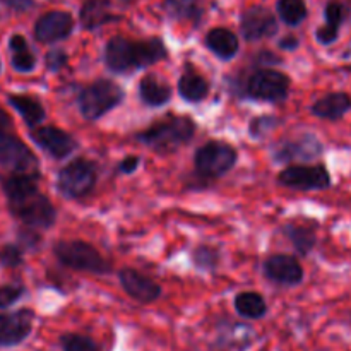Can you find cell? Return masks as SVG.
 I'll return each mask as SVG.
<instances>
[{
  "label": "cell",
  "mask_w": 351,
  "mask_h": 351,
  "mask_svg": "<svg viewBox=\"0 0 351 351\" xmlns=\"http://www.w3.org/2000/svg\"><path fill=\"white\" fill-rule=\"evenodd\" d=\"M38 178L34 175H2L3 194L9 209L17 219L31 228H50L57 218V211L38 189Z\"/></svg>",
  "instance_id": "cell-1"
},
{
  "label": "cell",
  "mask_w": 351,
  "mask_h": 351,
  "mask_svg": "<svg viewBox=\"0 0 351 351\" xmlns=\"http://www.w3.org/2000/svg\"><path fill=\"white\" fill-rule=\"evenodd\" d=\"M195 123L187 117H177L168 122H160L137 134V141L156 153H171L187 144L194 137Z\"/></svg>",
  "instance_id": "cell-2"
},
{
  "label": "cell",
  "mask_w": 351,
  "mask_h": 351,
  "mask_svg": "<svg viewBox=\"0 0 351 351\" xmlns=\"http://www.w3.org/2000/svg\"><path fill=\"white\" fill-rule=\"evenodd\" d=\"M123 99V89L108 79H98L86 86L77 96V105L82 117L89 122L101 119Z\"/></svg>",
  "instance_id": "cell-3"
},
{
  "label": "cell",
  "mask_w": 351,
  "mask_h": 351,
  "mask_svg": "<svg viewBox=\"0 0 351 351\" xmlns=\"http://www.w3.org/2000/svg\"><path fill=\"white\" fill-rule=\"evenodd\" d=\"M53 252L64 266L74 271H86L91 274H106L110 271V264L105 257L95 247L81 240L58 242Z\"/></svg>",
  "instance_id": "cell-4"
},
{
  "label": "cell",
  "mask_w": 351,
  "mask_h": 351,
  "mask_svg": "<svg viewBox=\"0 0 351 351\" xmlns=\"http://www.w3.org/2000/svg\"><path fill=\"white\" fill-rule=\"evenodd\" d=\"M0 165L10 175H34L40 177L38 160L33 151L14 136L12 129L0 130Z\"/></svg>",
  "instance_id": "cell-5"
},
{
  "label": "cell",
  "mask_w": 351,
  "mask_h": 351,
  "mask_svg": "<svg viewBox=\"0 0 351 351\" xmlns=\"http://www.w3.org/2000/svg\"><path fill=\"white\" fill-rule=\"evenodd\" d=\"M58 191L69 199H82L95 189L96 168L86 158H77L58 173Z\"/></svg>",
  "instance_id": "cell-6"
},
{
  "label": "cell",
  "mask_w": 351,
  "mask_h": 351,
  "mask_svg": "<svg viewBox=\"0 0 351 351\" xmlns=\"http://www.w3.org/2000/svg\"><path fill=\"white\" fill-rule=\"evenodd\" d=\"M237 163V151L221 141H209L195 153V170L204 178L223 177Z\"/></svg>",
  "instance_id": "cell-7"
},
{
  "label": "cell",
  "mask_w": 351,
  "mask_h": 351,
  "mask_svg": "<svg viewBox=\"0 0 351 351\" xmlns=\"http://www.w3.org/2000/svg\"><path fill=\"white\" fill-rule=\"evenodd\" d=\"M290 91V77L274 69H259L247 81V93L263 101H281Z\"/></svg>",
  "instance_id": "cell-8"
},
{
  "label": "cell",
  "mask_w": 351,
  "mask_h": 351,
  "mask_svg": "<svg viewBox=\"0 0 351 351\" xmlns=\"http://www.w3.org/2000/svg\"><path fill=\"white\" fill-rule=\"evenodd\" d=\"M280 184L295 191H322L331 185V177L322 165H298L288 167L280 173Z\"/></svg>",
  "instance_id": "cell-9"
},
{
  "label": "cell",
  "mask_w": 351,
  "mask_h": 351,
  "mask_svg": "<svg viewBox=\"0 0 351 351\" xmlns=\"http://www.w3.org/2000/svg\"><path fill=\"white\" fill-rule=\"evenodd\" d=\"M34 314L29 308L0 314V346H17L31 335Z\"/></svg>",
  "instance_id": "cell-10"
},
{
  "label": "cell",
  "mask_w": 351,
  "mask_h": 351,
  "mask_svg": "<svg viewBox=\"0 0 351 351\" xmlns=\"http://www.w3.org/2000/svg\"><path fill=\"white\" fill-rule=\"evenodd\" d=\"M240 29L245 40L257 41L263 38H271L278 33L276 17L273 16L269 9L266 7H250L242 14L240 21Z\"/></svg>",
  "instance_id": "cell-11"
},
{
  "label": "cell",
  "mask_w": 351,
  "mask_h": 351,
  "mask_svg": "<svg viewBox=\"0 0 351 351\" xmlns=\"http://www.w3.org/2000/svg\"><path fill=\"white\" fill-rule=\"evenodd\" d=\"M74 29V19L64 10H51L43 14L34 24V36L41 43H53L65 40Z\"/></svg>",
  "instance_id": "cell-12"
},
{
  "label": "cell",
  "mask_w": 351,
  "mask_h": 351,
  "mask_svg": "<svg viewBox=\"0 0 351 351\" xmlns=\"http://www.w3.org/2000/svg\"><path fill=\"white\" fill-rule=\"evenodd\" d=\"M31 139L50 156L62 160V158L69 156L72 151L77 147L74 137L67 134L65 130L57 129V127H40L31 132Z\"/></svg>",
  "instance_id": "cell-13"
},
{
  "label": "cell",
  "mask_w": 351,
  "mask_h": 351,
  "mask_svg": "<svg viewBox=\"0 0 351 351\" xmlns=\"http://www.w3.org/2000/svg\"><path fill=\"white\" fill-rule=\"evenodd\" d=\"M106 67L112 72H127L139 69L137 65V41L115 36L108 41L105 48Z\"/></svg>",
  "instance_id": "cell-14"
},
{
  "label": "cell",
  "mask_w": 351,
  "mask_h": 351,
  "mask_svg": "<svg viewBox=\"0 0 351 351\" xmlns=\"http://www.w3.org/2000/svg\"><path fill=\"white\" fill-rule=\"evenodd\" d=\"M264 271L271 281L278 285H287V287H293L304 280V267L298 263V259L283 256V254L271 256L264 264Z\"/></svg>",
  "instance_id": "cell-15"
},
{
  "label": "cell",
  "mask_w": 351,
  "mask_h": 351,
  "mask_svg": "<svg viewBox=\"0 0 351 351\" xmlns=\"http://www.w3.org/2000/svg\"><path fill=\"white\" fill-rule=\"evenodd\" d=\"M119 280L122 283L123 290L134 300L141 302V304H151V302H154L161 295L160 285L154 283L151 278L141 274L139 271L130 269V267H125V269L120 271Z\"/></svg>",
  "instance_id": "cell-16"
},
{
  "label": "cell",
  "mask_w": 351,
  "mask_h": 351,
  "mask_svg": "<svg viewBox=\"0 0 351 351\" xmlns=\"http://www.w3.org/2000/svg\"><path fill=\"white\" fill-rule=\"evenodd\" d=\"M322 153V144L314 136H305L293 143H285L274 153V160L290 163L295 160H314Z\"/></svg>",
  "instance_id": "cell-17"
},
{
  "label": "cell",
  "mask_w": 351,
  "mask_h": 351,
  "mask_svg": "<svg viewBox=\"0 0 351 351\" xmlns=\"http://www.w3.org/2000/svg\"><path fill=\"white\" fill-rule=\"evenodd\" d=\"M351 110V96L346 93H329L324 98L317 99V101L312 105V113L319 119L336 120L343 119Z\"/></svg>",
  "instance_id": "cell-18"
},
{
  "label": "cell",
  "mask_w": 351,
  "mask_h": 351,
  "mask_svg": "<svg viewBox=\"0 0 351 351\" xmlns=\"http://www.w3.org/2000/svg\"><path fill=\"white\" fill-rule=\"evenodd\" d=\"M79 19L86 29H98L106 23L117 21V16L112 14L110 0H86L79 12Z\"/></svg>",
  "instance_id": "cell-19"
},
{
  "label": "cell",
  "mask_w": 351,
  "mask_h": 351,
  "mask_svg": "<svg viewBox=\"0 0 351 351\" xmlns=\"http://www.w3.org/2000/svg\"><path fill=\"white\" fill-rule=\"evenodd\" d=\"M206 47L223 60H230L239 51V38L226 27H216L211 29L206 36Z\"/></svg>",
  "instance_id": "cell-20"
},
{
  "label": "cell",
  "mask_w": 351,
  "mask_h": 351,
  "mask_svg": "<svg viewBox=\"0 0 351 351\" xmlns=\"http://www.w3.org/2000/svg\"><path fill=\"white\" fill-rule=\"evenodd\" d=\"M324 16L326 24L322 27H319L315 36H317V41L321 45H331L338 40L339 27H341L343 21H345L346 17L345 5L339 2H329L328 5H326Z\"/></svg>",
  "instance_id": "cell-21"
},
{
  "label": "cell",
  "mask_w": 351,
  "mask_h": 351,
  "mask_svg": "<svg viewBox=\"0 0 351 351\" xmlns=\"http://www.w3.org/2000/svg\"><path fill=\"white\" fill-rule=\"evenodd\" d=\"M139 93L147 106H161L171 99L170 86L153 74H147L141 79Z\"/></svg>",
  "instance_id": "cell-22"
},
{
  "label": "cell",
  "mask_w": 351,
  "mask_h": 351,
  "mask_svg": "<svg viewBox=\"0 0 351 351\" xmlns=\"http://www.w3.org/2000/svg\"><path fill=\"white\" fill-rule=\"evenodd\" d=\"M9 105L23 117V120L29 127H36L40 125V122H43L45 108L38 99L26 95H10Z\"/></svg>",
  "instance_id": "cell-23"
},
{
  "label": "cell",
  "mask_w": 351,
  "mask_h": 351,
  "mask_svg": "<svg viewBox=\"0 0 351 351\" xmlns=\"http://www.w3.org/2000/svg\"><path fill=\"white\" fill-rule=\"evenodd\" d=\"M9 48L12 51V58H10V64H12L14 71L17 72H31L36 65V58H34L33 51L27 47L26 38L21 36V34H14L9 41Z\"/></svg>",
  "instance_id": "cell-24"
},
{
  "label": "cell",
  "mask_w": 351,
  "mask_h": 351,
  "mask_svg": "<svg viewBox=\"0 0 351 351\" xmlns=\"http://www.w3.org/2000/svg\"><path fill=\"white\" fill-rule=\"evenodd\" d=\"M178 93L187 101L197 103L208 96L209 84L202 75L195 74V72H185L178 81Z\"/></svg>",
  "instance_id": "cell-25"
},
{
  "label": "cell",
  "mask_w": 351,
  "mask_h": 351,
  "mask_svg": "<svg viewBox=\"0 0 351 351\" xmlns=\"http://www.w3.org/2000/svg\"><path fill=\"white\" fill-rule=\"evenodd\" d=\"M235 308L242 317L261 319L264 317V314H266L267 305L259 293H254V291H243V293L237 295Z\"/></svg>",
  "instance_id": "cell-26"
},
{
  "label": "cell",
  "mask_w": 351,
  "mask_h": 351,
  "mask_svg": "<svg viewBox=\"0 0 351 351\" xmlns=\"http://www.w3.org/2000/svg\"><path fill=\"white\" fill-rule=\"evenodd\" d=\"M167 47L160 38H149V40L137 41V65L139 69L153 65L167 57Z\"/></svg>",
  "instance_id": "cell-27"
},
{
  "label": "cell",
  "mask_w": 351,
  "mask_h": 351,
  "mask_svg": "<svg viewBox=\"0 0 351 351\" xmlns=\"http://www.w3.org/2000/svg\"><path fill=\"white\" fill-rule=\"evenodd\" d=\"M163 9L168 16L178 21H194V23H197L199 17L202 16L199 0H165Z\"/></svg>",
  "instance_id": "cell-28"
},
{
  "label": "cell",
  "mask_w": 351,
  "mask_h": 351,
  "mask_svg": "<svg viewBox=\"0 0 351 351\" xmlns=\"http://www.w3.org/2000/svg\"><path fill=\"white\" fill-rule=\"evenodd\" d=\"M278 14L288 26H298L307 17V5L304 0H278Z\"/></svg>",
  "instance_id": "cell-29"
},
{
  "label": "cell",
  "mask_w": 351,
  "mask_h": 351,
  "mask_svg": "<svg viewBox=\"0 0 351 351\" xmlns=\"http://www.w3.org/2000/svg\"><path fill=\"white\" fill-rule=\"evenodd\" d=\"M288 239L291 240V243L295 245V249L302 254V256H307L315 245V232L314 230L307 228V226L302 225H288L285 228Z\"/></svg>",
  "instance_id": "cell-30"
},
{
  "label": "cell",
  "mask_w": 351,
  "mask_h": 351,
  "mask_svg": "<svg viewBox=\"0 0 351 351\" xmlns=\"http://www.w3.org/2000/svg\"><path fill=\"white\" fill-rule=\"evenodd\" d=\"M62 351H99L91 338L82 335H64L60 338Z\"/></svg>",
  "instance_id": "cell-31"
},
{
  "label": "cell",
  "mask_w": 351,
  "mask_h": 351,
  "mask_svg": "<svg viewBox=\"0 0 351 351\" xmlns=\"http://www.w3.org/2000/svg\"><path fill=\"white\" fill-rule=\"evenodd\" d=\"M194 263L195 266L201 267V269L213 271L219 263V254L215 247L209 245H199L194 250Z\"/></svg>",
  "instance_id": "cell-32"
},
{
  "label": "cell",
  "mask_w": 351,
  "mask_h": 351,
  "mask_svg": "<svg viewBox=\"0 0 351 351\" xmlns=\"http://www.w3.org/2000/svg\"><path fill=\"white\" fill-rule=\"evenodd\" d=\"M0 264L3 267H17L23 264V250L17 245L7 243L0 249Z\"/></svg>",
  "instance_id": "cell-33"
},
{
  "label": "cell",
  "mask_w": 351,
  "mask_h": 351,
  "mask_svg": "<svg viewBox=\"0 0 351 351\" xmlns=\"http://www.w3.org/2000/svg\"><path fill=\"white\" fill-rule=\"evenodd\" d=\"M24 293L23 287H14V285H7V287H0V308L10 307L16 304Z\"/></svg>",
  "instance_id": "cell-34"
},
{
  "label": "cell",
  "mask_w": 351,
  "mask_h": 351,
  "mask_svg": "<svg viewBox=\"0 0 351 351\" xmlns=\"http://www.w3.org/2000/svg\"><path fill=\"white\" fill-rule=\"evenodd\" d=\"M45 62H47L48 71L57 72L67 65L69 57L64 50H50L47 53V57H45Z\"/></svg>",
  "instance_id": "cell-35"
},
{
  "label": "cell",
  "mask_w": 351,
  "mask_h": 351,
  "mask_svg": "<svg viewBox=\"0 0 351 351\" xmlns=\"http://www.w3.org/2000/svg\"><path fill=\"white\" fill-rule=\"evenodd\" d=\"M274 125H278L276 119H271V117H259V119H254L252 123H250V132H252V136L261 137L266 132H269Z\"/></svg>",
  "instance_id": "cell-36"
},
{
  "label": "cell",
  "mask_w": 351,
  "mask_h": 351,
  "mask_svg": "<svg viewBox=\"0 0 351 351\" xmlns=\"http://www.w3.org/2000/svg\"><path fill=\"white\" fill-rule=\"evenodd\" d=\"M0 2L9 7V9L17 10V12H26V10L34 7L33 0H0Z\"/></svg>",
  "instance_id": "cell-37"
},
{
  "label": "cell",
  "mask_w": 351,
  "mask_h": 351,
  "mask_svg": "<svg viewBox=\"0 0 351 351\" xmlns=\"http://www.w3.org/2000/svg\"><path fill=\"white\" fill-rule=\"evenodd\" d=\"M139 158L137 156H129V158H125V160H122L120 161V171H122V173H125V175H129V173H134V171L137 170V167H139Z\"/></svg>",
  "instance_id": "cell-38"
},
{
  "label": "cell",
  "mask_w": 351,
  "mask_h": 351,
  "mask_svg": "<svg viewBox=\"0 0 351 351\" xmlns=\"http://www.w3.org/2000/svg\"><path fill=\"white\" fill-rule=\"evenodd\" d=\"M280 47L283 48V50H295V48L298 47V38L295 36L283 38V40L280 41Z\"/></svg>",
  "instance_id": "cell-39"
},
{
  "label": "cell",
  "mask_w": 351,
  "mask_h": 351,
  "mask_svg": "<svg viewBox=\"0 0 351 351\" xmlns=\"http://www.w3.org/2000/svg\"><path fill=\"white\" fill-rule=\"evenodd\" d=\"M261 62H264V64L267 65H273V64H280L281 58L276 57V55L269 53V51H263V55H261Z\"/></svg>",
  "instance_id": "cell-40"
}]
</instances>
